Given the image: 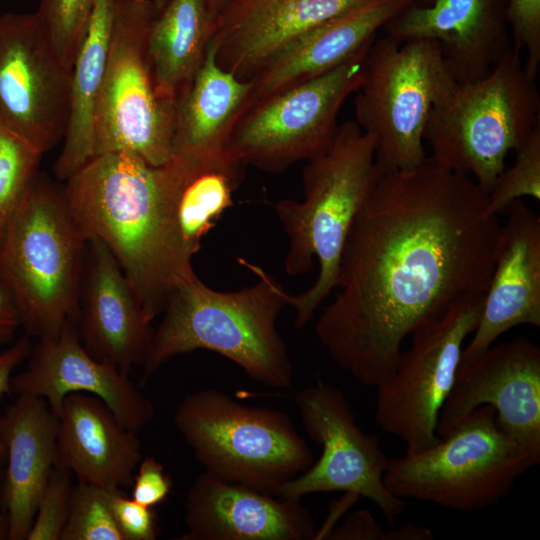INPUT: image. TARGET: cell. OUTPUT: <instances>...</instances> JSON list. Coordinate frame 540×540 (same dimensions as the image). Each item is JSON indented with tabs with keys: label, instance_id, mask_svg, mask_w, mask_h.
I'll list each match as a JSON object with an SVG mask.
<instances>
[{
	"label": "cell",
	"instance_id": "cell-33",
	"mask_svg": "<svg viewBox=\"0 0 540 540\" xmlns=\"http://www.w3.org/2000/svg\"><path fill=\"white\" fill-rule=\"evenodd\" d=\"M71 477L68 469L55 464L38 501L26 540H60L69 512Z\"/></svg>",
	"mask_w": 540,
	"mask_h": 540
},
{
	"label": "cell",
	"instance_id": "cell-18",
	"mask_svg": "<svg viewBox=\"0 0 540 540\" xmlns=\"http://www.w3.org/2000/svg\"><path fill=\"white\" fill-rule=\"evenodd\" d=\"M398 41L436 40L460 85L486 76L511 49L506 0H433L412 4L383 28Z\"/></svg>",
	"mask_w": 540,
	"mask_h": 540
},
{
	"label": "cell",
	"instance_id": "cell-30",
	"mask_svg": "<svg viewBox=\"0 0 540 540\" xmlns=\"http://www.w3.org/2000/svg\"><path fill=\"white\" fill-rule=\"evenodd\" d=\"M43 153L0 127V237L37 176Z\"/></svg>",
	"mask_w": 540,
	"mask_h": 540
},
{
	"label": "cell",
	"instance_id": "cell-19",
	"mask_svg": "<svg viewBox=\"0 0 540 540\" xmlns=\"http://www.w3.org/2000/svg\"><path fill=\"white\" fill-rule=\"evenodd\" d=\"M179 540H311L317 527L300 500L199 475L185 501Z\"/></svg>",
	"mask_w": 540,
	"mask_h": 540
},
{
	"label": "cell",
	"instance_id": "cell-32",
	"mask_svg": "<svg viewBox=\"0 0 540 540\" xmlns=\"http://www.w3.org/2000/svg\"><path fill=\"white\" fill-rule=\"evenodd\" d=\"M514 164L504 168L487 193V211L498 215L523 197L540 200V124L515 150Z\"/></svg>",
	"mask_w": 540,
	"mask_h": 540
},
{
	"label": "cell",
	"instance_id": "cell-13",
	"mask_svg": "<svg viewBox=\"0 0 540 540\" xmlns=\"http://www.w3.org/2000/svg\"><path fill=\"white\" fill-rule=\"evenodd\" d=\"M307 435L322 447L316 463L281 485L276 496L297 499L312 493L342 491L373 502L389 523L400 516L407 500L393 495L383 477L389 458L378 436L355 422L344 393L317 377L294 398Z\"/></svg>",
	"mask_w": 540,
	"mask_h": 540
},
{
	"label": "cell",
	"instance_id": "cell-25",
	"mask_svg": "<svg viewBox=\"0 0 540 540\" xmlns=\"http://www.w3.org/2000/svg\"><path fill=\"white\" fill-rule=\"evenodd\" d=\"M250 89V81L218 66L209 41L202 64L177 105L171 158L196 162L229 152Z\"/></svg>",
	"mask_w": 540,
	"mask_h": 540
},
{
	"label": "cell",
	"instance_id": "cell-41",
	"mask_svg": "<svg viewBox=\"0 0 540 540\" xmlns=\"http://www.w3.org/2000/svg\"><path fill=\"white\" fill-rule=\"evenodd\" d=\"M233 0H210V7L213 16L216 18L218 13L223 10Z\"/></svg>",
	"mask_w": 540,
	"mask_h": 540
},
{
	"label": "cell",
	"instance_id": "cell-29",
	"mask_svg": "<svg viewBox=\"0 0 540 540\" xmlns=\"http://www.w3.org/2000/svg\"><path fill=\"white\" fill-rule=\"evenodd\" d=\"M114 490L78 482L60 540H125L111 508Z\"/></svg>",
	"mask_w": 540,
	"mask_h": 540
},
{
	"label": "cell",
	"instance_id": "cell-8",
	"mask_svg": "<svg viewBox=\"0 0 540 540\" xmlns=\"http://www.w3.org/2000/svg\"><path fill=\"white\" fill-rule=\"evenodd\" d=\"M533 466L494 408L482 405L435 445L389 458L383 481L398 498L471 513L496 505Z\"/></svg>",
	"mask_w": 540,
	"mask_h": 540
},
{
	"label": "cell",
	"instance_id": "cell-20",
	"mask_svg": "<svg viewBox=\"0 0 540 540\" xmlns=\"http://www.w3.org/2000/svg\"><path fill=\"white\" fill-rule=\"evenodd\" d=\"M366 1L233 0L215 18L210 42L216 63L250 81L296 38Z\"/></svg>",
	"mask_w": 540,
	"mask_h": 540
},
{
	"label": "cell",
	"instance_id": "cell-27",
	"mask_svg": "<svg viewBox=\"0 0 540 540\" xmlns=\"http://www.w3.org/2000/svg\"><path fill=\"white\" fill-rule=\"evenodd\" d=\"M214 23L210 0H169L156 14L148 52L163 98L178 105L202 64Z\"/></svg>",
	"mask_w": 540,
	"mask_h": 540
},
{
	"label": "cell",
	"instance_id": "cell-3",
	"mask_svg": "<svg viewBox=\"0 0 540 540\" xmlns=\"http://www.w3.org/2000/svg\"><path fill=\"white\" fill-rule=\"evenodd\" d=\"M258 281L237 291H217L195 274L169 297L142 364L144 385L168 360L205 349L234 362L268 387H290L293 367L276 329L288 293L263 268L242 258Z\"/></svg>",
	"mask_w": 540,
	"mask_h": 540
},
{
	"label": "cell",
	"instance_id": "cell-43",
	"mask_svg": "<svg viewBox=\"0 0 540 540\" xmlns=\"http://www.w3.org/2000/svg\"><path fill=\"white\" fill-rule=\"evenodd\" d=\"M433 0H415V4L417 5H428L432 2Z\"/></svg>",
	"mask_w": 540,
	"mask_h": 540
},
{
	"label": "cell",
	"instance_id": "cell-31",
	"mask_svg": "<svg viewBox=\"0 0 540 540\" xmlns=\"http://www.w3.org/2000/svg\"><path fill=\"white\" fill-rule=\"evenodd\" d=\"M94 0H40L35 12L61 63L72 71Z\"/></svg>",
	"mask_w": 540,
	"mask_h": 540
},
{
	"label": "cell",
	"instance_id": "cell-40",
	"mask_svg": "<svg viewBox=\"0 0 540 540\" xmlns=\"http://www.w3.org/2000/svg\"><path fill=\"white\" fill-rule=\"evenodd\" d=\"M8 539V520L2 503V484L0 471V540Z\"/></svg>",
	"mask_w": 540,
	"mask_h": 540
},
{
	"label": "cell",
	"instance_id": "cell-15",
	"mask_svg": "<svg viewBox=\"0 0 540 540\" xmlns=\"http://www.w3.org/2000/svg\"><path fill=\"white\" fill-rule=\"evenodd\" d=\"M482 405L496 412L502 429L536 465L540 462V348L525 337L491 345L458 368L437 424L439 438L449 434Z\"/></svg>",
	"mask_w": 540,
	"mask_h": 540
},
{
	"label": "cell",
	"instance_id": "cell-7",
	"mask_svg": "<svg viewBox=\"0 0 540 540\" xmlns=\"http://www.w3.org/2000/svg\"><path fill=\"white\" fill-rule=\"evenodd\" d=\"M174 423L205 472L270 495L313 464L287 414L241 404L215 389L187 394Z\"/></svg>",
	"mask_w": 540,
	"mask_h": 540
},
{
	"label": "cell",
	"instance_id": "cell-17",
	"mask_svg": "<svg viewBox=\"0 0 540 540\" xmlns=\"http://www.w3.org/2000/svg\"><path fill=\"white\" fill-rule=\"evenodd\" d=\"M504 212L481 316L462 349L458 368L476 359L508 330L518 325L540 327V218L522 199Z\"/></svg>",
	"mask_w": 540,
	"mask_h": 540
},
{
	"label": "cell",
	"instance_id": "cell-16",
	"mask_svg": "<svg viewBox=\"0 0 540 540\" xmlns=\"http://www.w3.org/2000/svg\"><path fill=\"white\" fill-rule=\"evenodd\" d=\"M25 370L13 375L10 393L45 399L57 415L71 393L101 399L127 429L138 433L154 417V407L129 375L93 357L82 344L76 324L65 323L55 334L39 338Z\"/></svg>",
	"mask_w": 540,
	"mask_h": 540
},
{
	"label": "cell",
	"instance_id": "cell-2",
	"mask_svg": "<svg viewBox=\"0 0 540 540\" xmlns=\"http://www.w3.org/2000/svg\"><path fill=\"white\" fill-rule=\"evenodd\" d=\"M175 187L170 162L153 166L123 151L93 156L63 189L83 238L108 247L150 323L195 275L176 219Z\"/></svg>",
	"mask_w": 540,
	"mask_h": 540
},
{
	"label": "cell",
	"instance_id": "cell-42",
	"mask_svg": "<svg viewBox=\"0 0 540 540\" xmlns=\"http://www.w3.org/2000/svg\"><path fill=\"white\" fill-rule=\"evenodd\" d=\"M152 1L155 6L156 13L158 14L165 7V5L168 3L169 0H152Z\"/></svg>",
	"mask_w": 540,
	"mask_h": 540
},
{
	"label": "cell",
	"instance_id": "cell-1",
	"mask_svg": "<svg viewBox=\"0 0 540 540\" xmlns=\"http://www.w3.org/2000/svg\"><path fill=\"white\" fill-rule=\"evenodd\" d=\"M500 226L475 180L431 156L384 171L344 245L338 292L315 324L320 344L355 380L377 387L415 329L485 295Z\"/></svg>",
	"mask_w": 540,
	"mask_h": 540
},
{
	"label": "cell",
	"instance_id": "cell-14",
	"mask_svg": "<svg viewBox=\"0 0 540 540\" xmlns=\"http://www.w3.org/2000/svg\"><path fill=\"white\" fill-rule=\"evenodd\" d=\"M71 73L34 13L0 15V127L41 153L64 139Z\"/></svg>",
	"mask_w": 540,
	"mask_h": 540
},
{
	"label": "cell",
	"instance_id": "cell-28",
	"mask_svg": "<svg viewBox=\"0 0 540 540\" xmlns=\"http://www.w3.org/2000/svg\"><path fill=\"white\" fill-rule=\"evenodd\" d=\"M169 161L176 171V219L186 245L195 255L202 239L233 205V194L247 165L231 150L205 161Z\"/></svg>",
	"mask_w": 540,
	"mask_h": 540
},
{
	"label": "cell",
	"instance_id": "cell-37",
	"mask_svg": "<svg viewBox=\"0 0 540 540\" xmlns=\"http://www.w3.org/2000/svg\"><path fill=\"white\" fill-rule=\"evenodd\" d=\"M172 486V478L165 472L164 466L149 455L142 458L137 466L131 485V498L154 508L167 498Z\"/></svg>",
	"mask_w": 540,
	"mask_h": 540
},
{
	"label": "cell",
	"instance_id": "cell-22",
	"mask_svg": "<svg viewBox=\"0 0 540 540\" xmlns=\"http://www.w3.org/2000/svg\"><path fill=\"white\" fill-rule=\"evenodd\" d=\"M415 0H368L304 33L250 80L243 112L273 95L320 77L354 56Z\"/></svg>",
	"mask_w": 540,
	"mask_h": 540
},
{
	"label": "cell",
	"instance_id": "cell-10",
	"mask_svg": "<svg viewBox=\"0 0 540 540\" xmlns=\"http://www.w3.org/2000/svg\"><path fill=\"white\" fill-rule=\"evenodd\" d=\"M152 0H118L96 102L93 156L130 151L153 166L169 162L177 105L157 89L148 52Z\"/></svg>",
	"mask_w": 540,
	"mask_h": 540
},
{
	"label": "cell",
	"instance_id": "cell-38",
	"mask_svg": "<svg viewBox=\"0 0 540 540\" xmlns=\"http://www.w3.org/2000/svg\"><path fill=\"white\" fill-rule=\"evenodd\" d=\"M32 346L28 335L13 341L0 351V398L10 393V381L15 369L30 355ZM5 458V449L0 441V463Z\"/></svg>",
	"mask_w": 540,
	"mask_h": 540
},
{
	"label": "cell",
	"instance_id": "cell-26",
	"mask_svg": "<svg viewBox=\"0 0 540 540\" xmlns=\"http://www.w3.org/2000/svg\"><path fill=\"white\" fill-rule=\"evenodd\" d=\"M118 0H94L83 41L71 73V102L62 150L54 174L67 180L93 157L94 116L109 56Z\"/></svg>",
	"mask_w": 540,
	"mask_h": 540
},
{
	"label": "cell",
	"instance_id": "cell-12",
	"mask_svg": "<svg viewBox=\"0 0 540 540\" xmlns=\"http://www.w3.org/2000/svg\"><path fill=\"white\" fill-rule=\"evenodd\" d=\"M484 296L465 297L415 329L393 374L376 387L375 421L404 442L406 454L440 440L439 413L454 385L464 341L479 322Z\"/></svg>",
	"mask_w": 540,
	"mask_h": 540
},
{
	"label": "cell",
	"instance_id": "cell-9",
	"mask_svg": "<svg viewBox=\"0 0 540 540\" xmlns=\"http://www.w3.org/2000/svg\"><path fill=\"white\" fill-rule=\"evenodd\" d=\"M456 86L436 40L374 39L354 104L356 123L375 139L380 167L408 170L426 159L429 115Z\"/></svg>",
	"mask_w": 540,
	"mask_h": 540
},
{
	"label": "cell",
	"instance_id": "cell-21",
	"mask_svg": "<svg viewBox=\"0 0 540 540\" xmlns=\"http://www.w3.org/2000/svg\"><path fill=\"white\" fill-rule=\"evenodd\" d=\"M95 358L125 374L144 362L153 330L119 264L100 240L87 242L76 323Z\"/></svg>",
	"mask_w": 540,
	"mask_h": 540
},
{
	"label": "cell",
	"instance_id": "cell-4",
	"mask_svg": "<svg viewBox=\"0 0 540 540\" xmlns=\"http://www.w3.org/2000/svg\"><path fill=\"white\" fill-rule=\"evenodd\" d=\"M375 139L354 121L339 124L330 147L308 160L302 172V201L283 199L275 212L289 237L284 269L296 276L319 263L315 282L306 291L288 294L303 327L337 287L340 259L358 212L385 171L376 161Z\"/></svg>",
	"mask_w": 540,
	"mask_h": 540
},
{
	"label": "cell",
	"instance_id": "cell-35",
	"mask_svg": "<svg viewBox=\"0 0 540 540\" xmlns=\"http://www.w3.org/2000/svg\"><path fill=\"white\" fill-rule=\"evenodd\" d=\"M333 540H432V530L414 522L384 530L374 520L369 510L351 513L343 522L326 534Z\"/></svg>",
	"mask_w": 540,
	"mask_h": 540
},
{
	"label": "cell",
	"instance_id": "cell-6",
	"mask_svg": "<svg viewBox=\"0 0 540 540\" xmlns=\"http://www.w3.org/2000/svg\"><path fill=\"white\" fill-rule=\"evenodd\" d=\"M536 80L510 49L483 78L460 84L431 111L424 142L440 164L470 175L488 193L516 150L540 124Z\"/></svg>",
	"mask_w": 540,
	"mask_h": 540
},
{
	"label": "cell",
	"instance_id": "cell-11",
	"mask_svg": "<svg viewBox=\"0 0 540 540\" xmlns=\"http://www.w3.org/2000/svg\"><path fill=\"white\" fill-rule=\"evenodd\" d=\"M374 39L332 71L246 109L230 140L247 166L278 174L324 153L337 133L338 114L361 86Z\"/></svg>",
	"mask_w": 540,
	"mask_h": 540
},
{
	"label": "cell",
	"instance_id": "cell-34",
	"mask_svg": "<svg viewBox=\"0 0 540 540\" xmlns=\"http://www.w3.org/2000/svg\"><path fill=\"white\" fill-rule=\"evenodd\" d=\"M511 49L525 53L523 67L536 80L540 69V0H506Z\"/></svg>",
	"mask_w": 540,
	"mask_h": 540
},
{
	"label": "cell",
	"instance_id": "cell-23",
	"mask_svg": "<svg viewBox=\"0 0 540 540\" xmlns=\"http://www.w3.org/2000/svg\"><path fill=\"white\" fill-rule=\"evenodd\" d=\"M142 459L137 433L127 429L98 397L68 394L58 414L56 465L78 482L110 490L131 487Z\"/></svg>",
	"mask_w": 540,
	"mask_h": 540
},
{
	"label": "cell",
	"instance_id": "cell-5",
	"mask_svg": "<svg viewBox=\"0 0 540 540\" xmlns=\"http://www.w3.org/2000/svg\"><path fill=\"white\" fill-rule=\"evenodd\" d=\"M86 250L63 190L37 175L0 237V286L26 335L77 323Z\"/></svg>",
	"mask_w": 540,
	"mask_h": 540
},
{
	"label": "cell",
	"instance_id": "cell-39",
	"mask_svg": "<svg viewBox=\"0 0 540 540\" xmlns=\"http://www.w3.org/2000/svg\"><path fill=\"white\" fill-rule=\"evenodd\" d=\"M20 327L17 311L3 288L0 286V346L14 341Z\"/></svg>",
	"mask_w": 540,
	"mask_h": 540
},
{
	"label": "cell",
	"instance_id": "cell-36",
	"mask_svg": "<svg viewBox=\"0 0 540 540\" xmlns=\"http://www.w3.org/2000/svg\"><path fill=\"white\" fill-rule=\"evenodd\" d=\"M111 508L125 540H155L158 537V517L153 508L125 497L120 490L112 492Z\"/></svg>",
	"mask_w": 540,
	"mask_h": 540
},
{
	"label": "cell",
	"instance_id": "cell-24",
	"mask_svg": "<svg viewBox=\"0 0 540 540\" xmlns=\"http://www.w3.org/2000/svg\"><path fill=\"white\" fill-rule=\"evenodd\" d=\"M57 432L58 417L41 397L17 395L0 415V441L7 460L2 503L9 540L27 538L56 464Z\"/></svg>",
	"mask_w": 540,
	"mask_h": 540
}]
</instances>
